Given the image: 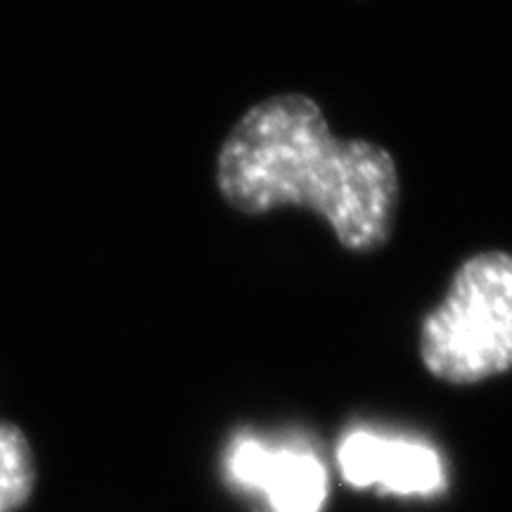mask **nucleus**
Here are the masks:
<instances>
[{
    "instance_id": "20e7f679",
    "label": "nucleus",
    "mask_w": 512,
    "mask_h": 512,
    "mask_svg": "<svg viewBox=\"0 0 512 512\" xmlns=\"http://www.w3.org/2000/svg\"><path fill=\"white\" fill-rule=\"evenodd\" d=\"M337 463L342 479L354 489L380 486L399 496H434L446 489L441 456L413 439L354 430L339 441Z\"/></svg>"
},
{
    "instance_id": "f03ea898",
    "label": "nucleus",
    "mask_w": 512,
    "mask_h": 512,
    "mask_svg": "<svg viewBox=\"0 0 512 512\" xmlns=\"http://www.w3.org/2000/svg\"><path fill=\"white\" fill-rule=\"evenodd\" d=\"M427 373L475 384L512 368V254L491 249L465 259L444 302L420 325Z\"/></svg>"
},
{
    "instance_id": "39448f33",
    "label": "nucleus",
    "mask_w": 512,
    "mask_h": 512,
    "mask_svg": "<svg viewBox=\"0 0 512 512\" xmlns=\"http://www.w3.org/2000/svg\"><path fill=\"white\" fill-rule=\"evenodd\" d=\"M36 460L27 437L12 422H0V512H17L34 494Z\"/></svg>"
},
{
    "instance_id": "f257e3e1",
    "label": "nucleus",
    "mask_w": 512,
    "mask_h": 512,
    "mask_svg": "<svg viewBox=\"0 0 512 512\" xmlns=\"http://www.w3.org/2000/svg\"><path fill=\"white\" fill-rule=\"evenodd\" d=\"M216 185L249 216L311 209L349 252L387 245L399 204L394 157L368 140L332 136L316 100L302 93L273 95L242 114L219 150Z\"/></svg>"
},
{
    "instance_id": "7ed1b4c3",
    "label": "nucleus",
    "mask_w": 512,
    "mask_h": 512,
    "mask_svg": "<svg viewBox=\"0 0 512 512\" xmlns=\"http://www.w3.org/2000/svg\"><path fill=\"white\" fill-rule=\"evenodd\" d=\"M226 472L238 489L264 496L271 512H323L330 496L328 467L304 441L235 434Z\"/></svg>"
}]
</instances>
